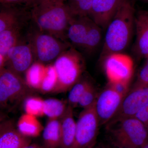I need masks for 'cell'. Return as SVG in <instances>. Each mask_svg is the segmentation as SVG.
<instances>
[{
	"instance_id": "cell-1",
	"label": "cell",
	"mask_w": 148,
	"mask_h": 148,
	"mask_svg": "<svg viewBox=\"0 0 148 148\" xmlns=\"http://www.w3.org/2000/svg\"><path fill=\"white\" fill-rule=\"evenodd\" d=\"M135 10L132 0H123L106 29L100 59L123 53L129 45L135 29Z\"/></svg>"
},
{
	"instance_id": "cell-2",
	"label": "cell",
	"mask_w": 148,
	"mask_h": 148,
	"mask_svg": "<svg viewBox=\"0 0 148 148\" xmlns=\"http://www.w3.org/2000/svg\"><path fill=\"white\" fill-rule=\"evenodd\" d=\"M31 21L40 30L68 42L67 32L74 16L66 4L39 0L31 9Z\"/></svg>"
},
{
	"instance_id": "cell-3",
	"label": "cell",
	"mask_w": 148,
	"mask_h": 148,
	"mask_svg": "<svg viewBox=\"0 0 148 148\" xmlns=\"http://www.w3.org/2000/svg\"><path fill=\"white\" fill-rule=\"evenodd\" d=\"M106 129L115 147L141 148L148 141L147 130L135 116L109 122L106 125Z\"/></svg>"
},
{
	"instance_id": "cell-4",
	"label": "cell",
	"mask_w": 148,
	"mask_h": 148,
	"mask_svg": "<svg viewBox=\"0 0 148 148\" xmlns=\"http://www.w3.org/2000/svg\"><path fill=\"white\" fill-rule=\"evenodd\" d=\"M25 34L33 50L35 62L44 64L54 62L73 46L70 42L41 31L33 23L27 27Z\"/></svg>"
},
{
	"instance_id": "cell-5",
	"label": "cell",
	"mask_w": 148,
	"mask_h": 148,
	"mask_svg": "<svg viewBox=\"0 0 148 148\" xmlns=\"http://www.w3.org/2000/svg\"><path fill=\"white\" fill-rule=\"evenodd\" d=\"M57 76V84L53 93L71 90L82 77L85 69L84 58L72 46L61 54L53 64Z\"/></svg>"
},
{
	"instance_id": "cell-6",
	"label": "cell",
	"mask_w": 148,
	"mask_h": 148,
	"mask_svg": "<svg viewBox=\"0 0 148 148\" xmlns=\"http://www.w3.org/2000/svg\"><path fill=\"white\" fill-rule=\"evenodd\" d=\"M33 91L20 75L6 68L0 69L1 108L12 110L32 95Z\"/></svg>"
},
{
	"instance_id": "cell-7",
	"label": "cell",
	"mask_w": 148,
	"mask_h": 148,
	"mask_svg": "<svg viewBox=\"0 0 148 148\" xmlns=\"http://www.w3.org/2000/svg\"><path fill=\"white\" fill-rule=\"evenodd\" d=\"M95 104L84 109L79 114L76 122L75 141L71 148L95 147L101 126L95 112Z\"/></svg>"
},
{
	"instance_id": "cell-8",
	"label": "cell",
	"mask_w": 148,
	"mask_h": 148,
	"mask_svg": "<svg viewBox=\"0 0 148 148\" xmlns=\"http://www.w3.org/2000/svg\"><path fill=\"white\" fill-rule=\"evenodd\" d=\"M102 61L108 83L129 85L133 70V61L129 56L123 53H112Z\"/></svg>"
},
{
	"instance_id": "cell-9",
	"label": "cell",
	"mask_w": 148,
	"mask_h": 148,
	"mask_svg": "<svg viewBox=\"0 0 148 148\" xmlns=\"http://www.w3.org/2000/svg\"><path fill=\"white\" fill-rule=\"evenodd\" d=\"M126 94L108 83L107 87L98 94L95 108L101 126L106 125L113 118Z\"/></svg>"
},
{
	"instance_id": "cell-10",
	"label": "cell",
	"mask_w": 148,
	"mask_h": 148,
	"mask_svg": "<svg viewBox=\"0 0 148 148\" xmlns=\"http://www.w3.org/2000/svg\"><path fill=\"white\" fill-rule=\"evenodd\" d=\"M25 34L8 51L3 67L20 75L35 62L33 50Z\"/></svg>"
},
{
	"instance_id": "cell-11",
	"label": "cell",
	"mask_w": 148,
	"mask_h": 148,
	"mask_svg": "<svg viewBox=\"0 0 148 148\" xmlns=\"http://www.w3.org/2000/svg\"><path fill=\"white\" fill-rule=\"evenodd\" d=\"M148 104V85L135 83L125 95L119 109L110 122L135 116Z\"/></svg>"
},
{
	"instance_id": "cell-12",
	"label": "cell",
	"mask_w": 148,
	"mask_h": 148,
	"mask_svg": "<svg viewBox=\"0 0 148 148\" xmlns=\"http://www.w3.org/2000/svg\"><path fill=\"white\" fill-rule=\"evenodd\" d=\"M123 0H93L89 16L103 30L108 25Z\"/></svg>"
},
{
	"instance_id": "cell-13",
	"label": "cell",
	"mask_w": 148,
	"mask_h": 148,
	"mask_svg": "<svg viewBox=\"0 0 148 148\" xmlns=\"http://www.w3.org/2000/svg\"><path fill=\"white\" fill-rule=\"evenodd\" d=\"M136 38L133 52L137 59L148 57V11L140 10L135 14Z\"/></svg>"
},
{
	"instance_id": "cell-14",
	"label": "cell",
	"mask_w": 148,
	"mask_h": 148,
	"mask_svg": "<svg viewBox=\"0 0 148 148\" xmlns=\"http://www.w3.org/2000/svg\"><path fill=\"white\" fill-rule=\"evenodd\" d=\"M26 137L15 127L12 122H3L0 125V148H23L31 144Z\"/></svg>"
},
{
	"instance_id": "cell-15",
	"label": "cell",
	"mask_w": 148,
	"mask_h": 148,
	"mask_svg": "<svg viewBox=\"0 0 148 148\" xmlns=\"http://www.w3.org/2000/svg\"><path fill=\"white\" fill-rule=\"evenodd\" d=\"M93 21L88 16H75L67 32L68 41L76 49H82L86 38Z\"/></svg>"
},
{
	"instance_id": "cell-16",
	"label": "cell",
	"mask_w": 148,
	"mask_h": 148,
	"mask_svg": "<svg viewBox=\"0 0 148 148\" xmlns=\"http://www.w3.org/2000/svg\"><path fill=\"white\" fill-rule=\"evenodd\" d=\"M31 8L1 5L0 32L24 21L31 20Z\"/></svg>"
},
{
	"instance_id": "cell-17",
	"label": "cell",
	"mask_w": 148,
	"mask_h": 148,
	"mask_svg": "<svg viewBox=\"0 0 148 148\" xmlns=\"http://www.w3.org/2000/svg\"><path fill=\"white\" fill-rule=\"evenodd\" d=\"M29 21L21 22L0 32V56L5 61L8 51L24 35Z\"/></svg>"
},
{
	"instance_id": "cell-18",
	"label": "cell",
	"mask_w": 148,
	"mask_h": 148,
	"mask_svg": "<svg viewBox=\"0 0 148 148\" xmlns=\"http://www.w3.org/2000/svg\"><path fill=\"white\" fill-rule=\"evenodd\" d=\"M73 108L68 105L66 112L60 119L61 142L60 148H71L73 145L76 130Z\"/></svg>"
},
{
	"instance_id": "cell-19",
	"label": "cell",
	"mask_w": 148,
	"mask_h": 148,
	"mask_svg": "<svg viewBox=\"0 0 148 148\" xmlns=\"http://www.w3.org/2000/svg\"><path fill=\"white\" fill-rule=\"evenodd\" d=\"M43 148H60L61 126L60 119H49L43 130Z\"/></svg>"
},
{
	"instance_id": "cell-20",
	"label": "cell",
	"mask_w": 148,
	"mask_h": 148,
	"mask_svg": "<svg viewBox=\"0 0 148 148\" xmlns=\"http://www.w3.org/2000/svg\"><path fill=\"white\" fill-rule=\"evenodd\" d=\"M17 128L22 135L30 138L39 136L44 129L37 117L27 113L19 118Z\"/></svg>"
},
{
	"instance_id": "cell-21",
	"label": "cell",
	"mask_w": 148,
	"mask_h": 148,
	"mask_svg": "<svg viewBox=\"0 0 148 148\" xmlns=\"http://www.w3.org/2000/svg\"><path fill=\"white\" fill-rule=\"evenodd\" d=\"M46 66L40 62L35 61L25 73V80L33 90H40L44 78Z\"/></svg>"
},
{
	"instance_id": "cell-22",
	"label": "cell",
	"mask_w": 148,
	"mask_h": 148,
	"mask_svg": "<svg viewBox=\"0 0 148 148\" xmlns=\"http://www.w3.org/2000/svg\"><path fill=\"white\" fill-rule=\"evenodd\" d=\"M68 102L55 98L44 100V112L49 119H61L68 108Z\"/></svg>"
},
{
	"instance_id": "cell-23",
	"label": "cell",
	"mask_w": 148,
	"mask_h": 148,
	"mask_svg": "<svg viewBox=\"0 0 148 148\" xmlns=\"http://www.w3.org/2000/svg\"><path fill=\"white\" fill-rule=\"evenodd\" d=\"M103 29L92 21L88 32L82 50L88 54L93 53L100 45Z\"/></svg>"
},
{
	"instance_id": "cell-24",
	"label": "cell",
	"mask_w": 148,
	"mask_h": 148,
	"mask_svg": "<svg viewBox=\"0 0 148 148\" xmlns=\"http://www.w3.org/2000/svg\"><path fill=\"white\" fill-rule=\"evenodd\" d=\"M91 83L87 79L82 77L70 90L68 97V105L73 108L78 106L81 98Z\"/></svg>"
},
{
	"instance_id": "cell-25",
	"label": "cell",
	"mask_w": 148,
	"mask_h": 148,
	"mask_svg": "<svg viewBox=\"0 0 148 148\" xmlns=\"http://www.w3.org/2000/svg\"><path fill=\"white\" fill-rule=\"evenodd\" d=\"M93 0H67L65 3L75 16H89Z\"/></svg>"
},
{
	"instance_id": "cell-26",
	"label": "cell",
	"mask_w": 148,
	"mask_h": 148,
	"mask_svg": "<svg viewBox=\"0 0 148 148\" xmlns=\"http://www.w3.org/2000/svg\"><path fill=\"white\" fill-rule=\"evenodd\" d=\"M24 108L25 113L37 117L45 115L44 100L39 97L33 95L28 97L24 100Z\"/></svg>"
},
{
	"instance_id": "cell-27",
	"label": "cell",
	"mask_w": 148,
	"mask_h": 148,
	"mask_svg": "<svg viewBox=\"0 0 148 148\" xmlns=\"http://www.w3.org/2000/svg\"><path fill=\"white\" fill-rule=\"evenodd\" d=\"M57 84V76L53 64L46 66L45 76L41 85L40 91L44 93L53 92Z\"/></svg>"
},
{
	"instance_id": "cell-28",
	"label": "cell",
	"mask_w": 148,
	"mask_h": 148,
	"mask_svg": "<svg viewBox=\"0 0 148 148\" xmlns=\"http://www.w3.org/2000/svg\"><path fill=\"white\" fill-rule=\"evenodd\" d=\"M98 95L95 86L91 82L81 98L78 106L83 109L89 108L95 104Z\"/></svg>"
},
{
	"instance_id": "cell-29",
	"label": "cell",
	"mask_w": 148,
	"mask_h": 148,
	"mask_svg": "<svg viewBox=\"0 0 148 148\" xmlns=\"http://www.w3.org/2000/svg\"><path fill=\"white\" fill-rule=\"evenodd\" d=\"M37 2V0H0L1 5L25 7L31 9Z\"/></svg>"
},
{
	"instance_id": "cell-30",
	"label": "cell",
	"mask_w": 148,
	"mask_h": 148,
	"mask_svg": "<svg viewBox=\"0 0 148 148\" xmlns=\"http://www.w3.org/2000/svg\"><path fill=\"white\" fill-rule=\"evenodd\" d=\"M135 84L148 85V57L145 59V63L138 72Z\"/></svg>"
},
{
	"instance_id": "cell-31",
	"label": "cell",
	"mask_w": 148,
	"mask_h": 148,
	"mask_svg": "<svg viewBox=\"0 0 148 148\" xmlns=\"http://www.w3.org/2000/svg\"><path fill=\"white\" fill-rule=\"evenodd\" d=\"M135 117L143 123L148 132V104L141 109Z\"/></svg>"
},
{
	"instance_id": "cell-32",
	"label": "cell",
	"mask_w": 148,
	"mask_h": 148,
	"mask_svg": "<svg viewBox=\"0 0 148 148\" xmlns=\"http://www.w3.org/2000/svg\"><path fill=\"white\" fill-rule=\"evenodd\" d=\"M23 148H41L39 146L35 144H30L26 146Z\"/></svg>"
},
{
	"instance_id": "cell-33",
	"label": "cell",
	"mask_w": 148,
	"mask_h": 148,
	"mask_svg": "<svg viewBox=\"0 0 148 148\" xmlns=\"http://www.w3.org/2000/svg\"><path fill=\"white\" fill-rule=\"evenodd\" d=\"M141 148H148V141Z\"/></svg>"
},
{
	"instance_id": "cell-34",
	"label": "cell",
	"mask_w": 148,
	"mask_h": 148,
	"mask_svg": "<svg viewBox=\"0 0 148 148\" xmlns=\"http://www.w3.org/2000/svg\"><path fill=\"white\" fill-rule=\"evenodd\" d=\"M53 1H59L63 2L65 3L67 0H53Z\"/></svg>"
},
{
	"instance_id": "cell-35",
	"label": "cell",
	"mask_w": 148,
	"mask_h": 148,
	"mask_svg": "<svg viewBox=\"0 0 148 148\" xmlns=\"http://www.w3.org/2000/svg\"><path fill=\"white\" fill-rule=\"evenodd\" d=\"M109 148H124V147H115V146H114L113 147H110Z\"/></svg>"
},
{
	"instance_id": "cell-36",
	"label": "cell",
	"mask_w": 148,
	"mask_h": 148,
	"mask_svg": "<svg viewBox=\"0 0 148 148\" xmlns=\"http://www.w3.org/2000/svg\"><path fill=\"white\" fill-rule=\"evenodd\" d=\"M94 148H105L104 147H102V146H97V147H95Z\"/></svg>"
},
{
	"instance_id": "cell-37",
	"label": "cell",
	"mask_w": 148,
	"mask_h": 148,
	"mask_svg": "<svg viewBox=\"0 0 148 148\" xmlns=\"http://www.w3.org/2000/svg\"><path fill=\"white\" fill-rule=\"evenodd\" d=\"M143 1H145L146 2L148 3V0H143Z\"/></svg>"
},
{
	"instance_id": "cell-38",
	"label": "cell",
	"mask_w": 148,
	"mask_h": 148,
	"mask_svg": "<svg viewBox=\"0 0 148 148\" xmlns=\"http://www.w3.org/2000/svg\"><path fill=\"white\" fill-rule=\"evenodd\" d=\"M37 1H39V0H37Z\"/></svg>"
}]
</instances>
